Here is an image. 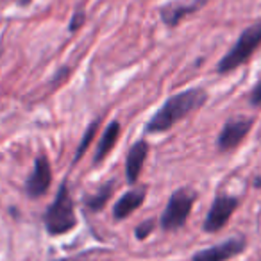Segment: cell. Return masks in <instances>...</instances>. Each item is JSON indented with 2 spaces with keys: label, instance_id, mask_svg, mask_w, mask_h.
<instances>
[{
  "label": "cell",
  "instance_id": "3",
  "mask_svg": "<svg viewBox=\"0 0 261 261\" xmlns=\"http://www.w3.org/2000/svg\"><path fill=\"white\" fill-rule=\"evenodd\" d=\"M43 224H45V227H47L48 234H52V236L65 234V232L72 231V229L75 227V224H77L75 210H73V202L68 193L66 182H63V185L59 186L56 200L52 202V206L48 207L43 217Z\"/></svg>",
  "mask_w": 261,
  "mask_h": 261
},
{
  "label": "cell",
  "instance_id": "13",
  "mask_svg": "<svg viewBox=\"0 0 261 261\" xmlns=\"http://www.w3.org/2000/svg\"><path fill=\"white\" fill-rule=\"evenodd\" d=\"M113 182H108V185H104V186H100L98 188V192L95 193V195H91V197H88L86 199V206H88V210H91V211H100L102 207L106 206V202L109 200V197L113 195Z\"/></svg>",
  "mask_w": 261,
  "mask_h": 261
},
{
  "label": "cell",
  "instance_id": "14",
  "mask_svg": "<svg viewBox=\"0 0 261 261\" xmlns=\"http://www.w3.org/2000/svg\"><path fill=\"white\" fill-rule=\"evenodd\" d=\"M100 125V118L98 120H95L93 123H91L90 127L86 129V136H84L83 140H81V143H79V149H77V154H75V160H73V163H77V161L83 158V152L88 149V145H90V142L93 140V136H95V130H97V127Z\"/></svg>",
  "mask_w": 261,
  "mask_h": 261
},
{
  "label": "cell",
  "instance_id": "7",
  "mask_svg": "<svg viewBox=\"0 0 261 261\" xmlns=\"http://www.w3.org/2000/svg\"><path fill=\"white\" fill-rule=\"evenodd\" d=\"M247 249V242L243 236H236V238H229L225 242L218 243L210 249L199 250L193 254L192 261H229L234 256L242 254Z\"/></svg>",
  "mask_w": 261,
  "mask_h": 261
},
{
  "label": "cell",
  "instance_id": "18",
  "mask_svg": "<svg viewBox=\"0 0 261 261\" xmlns=\"http://www.w3.org/2000/svg\"><path fill=\"white\" fill-rule=\"evenodd\" d=\"M254 186H256V188H259V186H261V177H257L256 181H254Z\"/></svg>",
  "mask_w": 261,
  "mask_h": 261
},
{
  "label": "cell",
  "instance_id": "8",
  "mask_svg": "<svg viewBox=\"0 0 261 261\" xmlns=\"http://www.w3.org/2000/svg\"><path fill=\"white\" fill-rule=\"evenodd\" d=\"M207 2L210 0H170L167 6L161 8V20L165 25L177 27L185 18L200 11Z\"/></svg>",
  "mask_w": 261,
  "mask_h": 261
},
{
  "label": "cell",
  "instance_id": "15",
  "mask_svg": "<svg viewBox=\"0 0 261 261\" xmlns=\"http://www.w3.org/2000/svg\"><path fill=\"white\" fill-rule=\"evenodd\" d=\"M156 229V220L154 218H149V220L142 222V224L136 227V238L138 240H145L147 236L150 234V232Z\"/></svg>",
  "mask_w": 261,
  "mask_h": 261
},
{
  "label": "cell",
  "instance_id": "11",
  "mask_svg": "<svg viewBox=\"0 0 261 261\" xmlns=\"http://www.w3.org/2000/svg\"><path fill=\"white\" fill-rule=\"evenodd\" d=\"M145 195H147L145 188H138V190H133V192H127L125 195L120 197L118 202L115 204V207H113V217H115L116 220H123V218L129 217L130 213H135V211L143 204Z\"/></svg>",
  "mask_w": 261,
  "mask_h": 261
},
{
  "label": "cell",
  "instance_id": "17",
  "mask_svg": "<svg viewBox=\"0 0 261 261\" xmlns=\"http://www.w3.org/2000/svg\"><path fill=\"white\" fill-rule=\"evenodd\" d=\"M84 20H86V15H84L83 11H77L75 15L72 16V22H70L68 29H70V31H77V29H79V27L84 23Z\"/></svg>",
  "mask_w": 261,
  "mask_h": 261
},
{
  "label": "cell",
  "instance_id": "1",
  "mask_svg": "<svg viewBox=\"0 0 261 261\" xmlns=\"http://www.w3.org/2000/svg\"><path fill=\"white\" fill-rule=\"evenodd\" d=\"M207 100V91L204 88H190L186 91L170 97L156 115L147 123V133H165L177 122L200 109Z\"/></svg>",
  "mask_w": 261,
  "mask_h": 261
},
{
  "label": "cell",
  "instance_id": "10",
  "mask_svg": "<svg viewBox=\"0 0 261 261\" xmlns=\"http://www.w3.org/2000/svg\"><path fill=\"white\" fill-rule=\"evenodd\" d=\"M147 154H149V145L143 140L142 142H136L129 149L125 158V177L129 185H135L138 181L140 174H142L143 163L147 160Z\"/></svg>",
  "mask_w": 261,
  "mask_h": 261
},
{
  "label": "cell",
  "instance_id": "2",
  "mask_svg": "<svg viewBox=\"0 0 261 261\" xmlns=\"http://www.w3.org/2000/svg\"><path fill=\"white\" fill-rule=\"evenodd\" d=\"M259 47H261V20H257L252 25L243 29V33L236 40V43L229 48V52L217 65V72L225 75V73L240 68L247 61H250V58L256 54V50Z\"/></svg>",
  "mask_w": 261,
  "mask_h": 261
},
{
  "label": "cell",
  "instance_id": "16",
  "mask_svg": "<svg viewBox=\"0 0 261 261\" xmlns=\"http://www.w3.org/2000/svg\"><path fill=\"white\" fill-rule=\"evenodd\" d=\"M249 104L252 106V108H261V79L257 81L256 84H254L252 91H250Z\"/></svg>",
  "mask_w": 261,
  "mask_h": 261
},
{
  "label": "cell",
  "instance_id": "5",
  "mask_svg": "<svg viewBox=\"0 0 261 261\" xmlns=\"http://www.w3.org/2000/svg\"><path fill=\"white\" fill-rule=\"evenodd\" d=\"M240 206V199L232 195H217L206 215L202 229L206 232H218L227 225L229 218L232 217Z\"/></svg>",
  "mask_w": 261,
  "mask_h": 261
},
{
  "label": "cell",
  "instance_id": "6",
  "mask_svg": "<svg viewBox=\"0 0 261 261\" xmlns=\"http://www.w3.org/2000/svg\"><path fill=\"white\" fill-rule=\"evenodd\" d=\"M252 125H254V118H245V116H236V118L227 120L217 138L218 150L220 152L234 150L247 138Z\"/></svg>",
  "mask_w": 261,
  "mask_h": 261
},
{
  "label": "cell",
  "instance_id": "4",
  "mask_svg": "<svg viewBox=\"0 0 261 261\" xmlns=\"http://www.w3.org/2000/svg\"><path fill=\"white\" fill-rule=\"evenodd\" d=\"M197 200V192L192 188H179L168 199V204L161 215V227L165 231H177L186 224L192 207Z\"/></svg>",
  "mask_w": 261,
  "mask_h": 261
},
{
  "label": "cell",
  "instance_id": "9",
  "mask_svg": "<svg viewBox=\"0 0 261 261\" xmlns=\"http://www.w3.org/2000/svg\"><path fill=\"white\" fill-rule=\"evenodd\" d=\"M50 181H52L50 163H48V160L45 156H40L36 160L33 174L29 175V179L25 182V193L31 199H38V197L47 193Z\"/></svg>",
  "mask_w": 261,
  "mask_h": 261
},
{
  "label": "cell",
  "instance_id": "12",
  "mask_svg": "<svg viewBox=\"0 0 261 261\" xmlns=\"http://www.w3.org/2000/svg\"><path fill=\"white\" fill-rule=\"evenodd\" d=\"M118 136H120V123L118 122H111L108 127H106L102 138L98 140V147H97V152H95V160H93L95 165L100 163V161L104 160L109 152H111V149L115 147Z\"/></svg>",
  "mask_w": 261,
  "mask_h": 261
}]
</instances>
